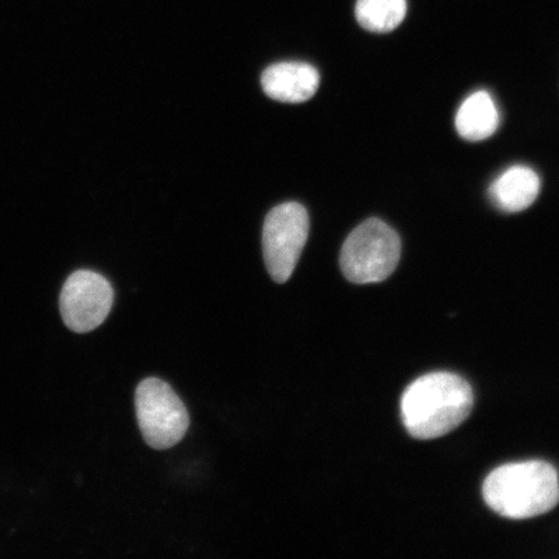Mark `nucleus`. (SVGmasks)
<instances>
[{"mask_svg":"<svg viewBox=\"0 0 559 559\" xmlns=\"http://www.w3.org/2000/svg\"><path fill=\"white\" fill-rule=\"evenodd\" d=\"M473 405V390L463 377L432 372L405 389L401 402L403 424L416 439H437L459 428L469 417Z\"/></svg>","mask_w":559,"mask_h":559,"instance_id":"obj_1","label":"nucleus"},{"mask_svg":"<svg viewBox=\"0 0 559 559\" xmlns=\"http://www.w3.org/2000/svg\"><path fill=\"white\" fill-rule=\"evenodd\" d=\"M484 498L495 513L506 519H534L557 507L558 473L539 460L502 465L486 478Z\"/></svg>","mask_w":559,"mask_h":559,"instance_id":"obj_2","label":"nucleus"},{"mask_svg":"<svg viewBox=\"0 0 559 559\" xmlns=\"http://www.w3.org/2000/svg\"><path fill=\"white\" fill-rule=\"evenodd\" d=\"M401 254L395 230L380 219H368L348 235L342 247L341 270L354 284L381 283L393 274Z\"/></svg>","mask_w":559,"mask_h":559,"instance_id":"obj_3","label":"nucleus"},{"mask_svg":"<svg viewBox=\"0 0 559 559\" xmlns=\"http://www.w3.org/2000/svg\"><path fill=\"white\" fill-rule=\"evenodd\" d=\"M135 407L140 431L152 449H171L186 437L190 428V416L185 403L169 383L155 377L139 383Z\"/></svg>","mask_w":559,"mask_h":559,"instance_id":"obj_4","label":"nucleus"},{"mask_svg":"<svg viewBox=\"0 0 559 559\" xmlns=\"http://www.w3.org/2000/svg\"><path fill=\"white\" fill-rule=\"evenodd\" d=\"M310 219L307 210L297 202H286L271 210L263 226V255L269 274L284 284L297 267L309 239Z\"/></svg>","mask_w":559,"mask_h":559,"instance_id":"obj_5","label":"nucleus"},{"mask_svg":"<svg viewBox=\"0 0 559 559\" xmlns=\"http://www.w3.org/2000/svg\"><path fill=\"white\" fill-rule=\"evenodd\" d=\"M114 302V286L107 278L94 271H75L62 286L61 318L70 331L93 332L107 320Z\"/></svg>","mask_w":559,"mask_h":559,"instance_id":"obj_6","label":"nucleus"},{"mask_svg":"<svg viewBox=\"0 0 559 559\" xmlns=\"http://www.w3.org/2000/svg\"><path fill=\"white\" fill-rule=\"evenodd\" d=\"M262 88L271 99L299 104L310 100L320 85L317 69L306 62H277L264 70Z\"/></svg>","mask_w":559,"mask_h":559,"instance_id":"obj_7","label":"nucleus"},{"mask_svg":"<svg viewBox=\"0 0 559 559\" xmlns=\"http://www.w3.org/2000/svg\"><path fill=\"white\" fill-rule=\"evenodd\" d=\"M540 193V178L526 166H513L502 173L489 187V199L506 213L526 210Z\"/></svg>","mask_w":559,"mask_h":559,"instance_id":"obj_8","label":"nucleus"},{"mask_svg":"<svg viewBox=\"0 0 559 559\" xmlns=\"http://www.w3.org/2000/svg\"><path fill=\"white\" fill-rule=\"evenodd\" d=\"M499 128V110L487 91H477L461 105L456 129L461 138L481 142L492 136Z\"/></svg>","mask_w":559,"mask_h":559,"instance_id":"obj_9","label":"nucleus"},{"mask_svg":"<svg viewBox=\"0 0 559 559\" xmlns=\"http://www.w3.org/2000/svg\"><path fill=\"white\" fill-rule=\"evenodd\" d=\"M407 15V0H358L355 17L361 27L373 33L396 29Z\"/></svg>","mask_w":559,"mask_h":559,"instance_id":"obj_10","label":"nucleus"}]
</instances>
